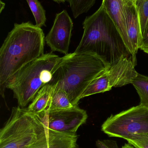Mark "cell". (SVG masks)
I'll use <instances>...</instances> for the list:
<instances>
[{"mask_svg":"<svg viewBox=\"0 0 148 148\" xmlns=\"http://www.w3.org/2000/svg\"><path fill=\"white\" fill-rule=\"evenodd\" d=\"M127 140L135 148H148V134L134 136Z\"/></svg>","mask_w":148,"mask_h":148,"instance_id":"ac0fdd59","label":"cell"},{"mask_svg":"<svg viewBox=\"0 0 148 148\" xmlns=\"http://www.w3.org/2000/svg\"><path fill=\"white\" fill-rule=\"evenodd\" d=\"M73 106L66 92L62 89L54 87L50 103L47 109L49 110L65 109Z\"/></svg>","mask_w":148,"mask_h":148,"instance_id":"4fadbf2b","label":"cell"},{"mask_svg":"<svg viewBox=\"0 0 148 148\" xmlns=\"http://www.w3.org/2000/svg\"><path fill=\"white\" fill-rule=\"evenodd\" d=\"M76 134H67L47 129L43 137L28 148H74L77 146Z\"/></svg>","mask_w":148,"mask_h":148,"instance_id":"30bf717a","label":"cell"},{"mask_svg":"<svg viewBox=\"0 0 148 148\" xmlns=\"http://www.w3.org/2000/svg\"><path fill=\"white\" fill-rule=\"evenodd\" d=\"M53 90L54 87L50 83L43 86L29 105L28 110L35 114L46 110L49 106Z\"/></svg>","mask_w":148,"mask_h":148,"instance_id":"7c38bea8","label":"cell"},{"mask_svg":"<svg viewBox=\"0 0 148 148\" xmlns=\"http://www.w3.org/2000/svg\"><path fill=\"white\" fill-rule=\"evenodd\" d=\"M47 129L35 114L18 106L0 130V148H28L43 137Z\"/></svg>","mask_w":148,"mask_h":148,"instance_id":"5b68a950","label":"cell"},{"mask_svg":"<svg viewBox=\"0 0 148 148\" xmlns=\"http://www.w3.org/2000/svg\"><path fill=\"white\" fill-rule=\"evenodd\" d=\"M74 148H81L79 147H77V146H76V147H75Z\"/></svg>","mask_w":148,"mask_h":148,"instance_id":"d4e9b609","label":"cell"},{"mask_svg":"<svg viewBox=\"0 0 148 148\" xmlns=\"http://www.w3.org/2000/svg\"><path fill=\"white\" fill-rule=\"evenodd\" d=\"M109 137L127 140L134 136L148 134V108L140 105L111 115L101 126Z\"/></svg>","mask_w":148,"mask_h":148,"instance_id":"8992f818","label":"cell"},{"mask_svg":"<svg viewBox=\"0 0 148 148\" xmlns=\"http://www.w3.org/2000/svg\"><path fill=\"white\" fill-rule=\"evenodd\" d=\"M124 146L125 148H135L134 146L129 143L128 144H125Z\"/></svg>","mask_w":148,"mask_h":148,"instance_id":"cb8c5ba5","label":"cell"},{"mask_svg":"<svg viewBox=\"0 0 148 148\" xmlns=\"http://www.w3.org/2000/svg\"><path fill=\"white\" fill-rule=\"evenodd\" d=\"M5 6V3L1 1H0V13H1L2 10L4 9Z\"/></svg>","mask_w":148,"mask_h":148,"instance_id":"44dd1931","label":"cell"},{"mask_svg":"<svg viewBox=\"0 0 148 148\" xmlns=\"http://www.w3.org/2000/svg\"><path fill=\"white\" fill-rule=\"evenodd\" d=\"M53 1L57 3H63L66 1H69V0H53Z\"/></svg>","mask_w":148,"mask_h":148,"instance_id":"7402d4cb","label":"cell"},{"mask_svg":"<svg viewBox=\"0 0 148 148\" xmlns=\"http://www.w3.org/2000/svg\"><path fill=\"white\" fill-rule=\"evenodd\" d=\"M101 5L117 27L125 44L131 53L122 0H103Z\"/></svg>","mask_w":148,"mask_h":148,"instance_id":"8fae6325","label":"cell"},{"mask_svg":"<svg viewBox=\"0 0 148 148\" xmlns=\"http://www.w3.org/2000/svg\"><path fill=\"white\" fill-rule=\"evenodd\" d=\"M70 6L75 19L87 13L94 6L96 0H69Z\"/></svg>","mask_w":148,"mask_h":148,"instance_id":"2e32d148","label":"cell"},{"mask_svg":"<svg viewBox=\"0 0 148 148\" xmlns=\"http://www.w3.org/2000/svg\"><path fill=\"white\" fill-rule=\"evenodd\" d=\"M110 67L94 54L74 52L63 57L49 83L63 90L72 105H77L82 95L93 80Z\"/></svg>","mask_w":148,"mask_h":148,"instance_id":"3957f363","label":"cell"},{"mask_svg":"<svg viewBox=\"0 0 148 148\" xmlns=\"http://www.w3.org/2000/svg\"><path fill=\"white\" fill-rule=\"evenodd\" d=\"M140 49L148 54V23L145 31L142 34V42Z\"/></svg>","mask_w":148,"mask_h":148,"instance_id":"ffe728a7","label":"cell"},{"mask_svg":"<svg viewBox=\"0 0 148 148\" xmlns=\"http://www.w3.org/2000/svg\"><path fill=\"white\" fill-rule=\"evenodd\" d=\"M124 2H130L132 3H134L135 4L136 3L137 1L138 0H122Z\"/></svg>","mask_w":148,"mask_h":148,"instance_id":"603a6c76","label":"cell"},{"mask_svg":"<svg viewBox=\"0 0 148 148\" xmlns=\"http://www.w3.org/2000/svg\"><path fill=\"white\" fill-rule=\"evenodd\" d=\"M96 144L97 148H119L116 142L112 140H98Z\"/></svg>","mask_w":148,"mask_h":148,"instance_id":"d6986e66","label":"cell"},{"mask_svg":"<svg viewBox=\"0 0 148 148\" xmlns=\"http://www.w3.org/2000/svg\"><path fill=\"white\" fill-rule=\"evenodd\" d=\"M36 115L47 129L72 134H76L88 118L87 111L78 105L65 109H47Z\"/></svg>","mask_w":148,"mask_h":148,"instance_id":"52a82bcc","label":"cell"},{"mask_svg":"<svg viewBox=\"0 0 148 148\" xmlns=\"http://www.w3.org/2000/svg\"><path fill=\"white\" fill-rule=\"evenodd\" d=\"M83 34L74 51L94 54L110 67L122 57H133L119 30L103 5L83 23Z\"/></svg>","mask_w":148,"mask_h":148,"instance_id":"7a4b0ae2","label":"cell"},{"mask_svg":"<svg viewBox=\"0 0 148 148\" xmlns=\"http://www.w3.org/2000/svg\"><path fill=\"white\" fill-rule=\"evenodd\" d=\"M132 84L140 97V104L148 108V77L138 73Z\"/></svg>","mask_w":148,"mask_h":148,"instance_id":"5bb4252c","label":"cell"},{"mask_svg":"<svg viewBox=\"0 0 148 148\" xmlns=\"http://www.w3.org/2000/svg\"><path fill=\"white\" fill-rule=\"evenodd\" d=\"M36 21V25L41 28L46 26V11L38 0H26Z\"/></svg>","mask_w":148,"mask_h":148,"instance_id":"9a60e30c","label":"cell"},{"mask_svg":"<svg viewBox=\"0 0 148 148\" xmlns=\"http://www.w3.org/2000/svg\"><path fill=\"white\" fill-rule=\"evenodd\" d=\"M124 15L131 53L136 57L142 42V35L139 15L136 5L130 2H123Z\"/></svg>","mask_w":148,"mask_h":148,"instance_id":"9c48e42d","label":"cell"},{"mask_svg":"<svg viewBox=\"0 0 148 148\" xmlns=\"http://www.w3.org/2000/svg\"><path fill=\"white\" fill-rule=\"evenodd\" d=\"M45 42L41 28L30 21L15 23L0 49V94L3 99L10 79L44 54Z\"/></svg>","mask_w":148,"mask_h":148,"instance_id":"6da1fadb","label":"cell"},{"mask_svg":"<svg viewBox=\"0 0 148 148\" xmlns=\"http://www.w3.org/2000/svg\"><path fill=\"white\" fill-rule=\"evenodd\" d=\"M121 148H125V147H124V146H123V147H121Z\"/></svg>","mask_w":148,"mask_h":148,"instance_id":"484cf974","label":"cell"},{"mask_svg":"<svg viewBox=\"0 0 148 148\" xmlns=\"http://www.w3.org/2000/svg\"><path fill=\"white\" fill-rule=\"evenodd\" d=\"M62 59L52 53L43 54L10 79L6 88L13 91L18 106L24 108L33 101L40 89L50 82Z\"/></svg>","mask_w":148,"mask_h":148,"instance_id":"277c9868","label":"cell"},{"mask_svg":"<svg viewBox=\"0 0 148 148\" xmlns=\"http://www.w3.org/2000/svg\"><path fill=\"white\" fill-rule=\"evenodd\" d=\"M142 34L148 23V0H138L136 3Z\"/></svg>","mask_w":148,"mask_h":148,"instance_id":"e0dca14e","label":"cell"},{"mask_svg":"<svg viewBox=\"0 0 148 148\" xmlns=\"http://www.w3.org/2000/svg\"><path fill=\"white\" fill-rule=\"evenodd\" d=\"M73 27L72 19L66 10L56 14L53 26L45 37V42L52 52L68 54Z\"/></svg>","mask_w":148,"mask_h":148,"instance_id":"ba28073f","label":"cell"}]
</instances>
